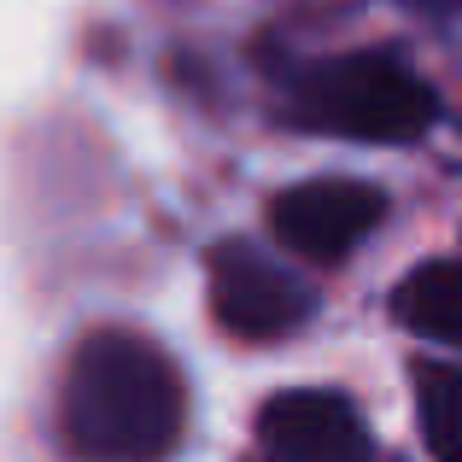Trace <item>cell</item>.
Wrapping results in <instances>:
<instances>
[{
  "label": "cell",
  "mask_w": 462,
  "mask_h": 462,
  "mask_svg": "<svg viewBox=\"0 0 462 462\" xmlns=\"http://www.w3.org/2000/svg\"><path fill=\"white\" fill-rule=\"evenodd\" d=\"M188 386L147 334L100 328L77 346L59 386V433L82 462H164L181 445Z\"/></svg>",
  "instance_id": "6da1fadb"
},
{
  "label": "cell",
  "mask_w": 462,
  "mask_h": 462,
  "mask_svg": "<svg viewBox=\"0 0 462 462\" xmlns=\"http://www.w3.org/2000/svg\"><path fill=\"white\" fill-rule=\"evenodd\" d=\"M293 117L346 141H416L433 124V88L381 53H346L293 82Z\"/></svg>",
  "instance_id": "7a4b0ae2"
},
{
  "label": "cell",
  "mask_w": 462,
  "mask_h": 462,
  "mask_svg": "<svg viewBox=\"0 0 462 462\" xmlns=\"http://www.w3.org/2000/svg\"><path fill=\"white\" fill-rule=\"evenodd\" d=\"M386 217L381 188L351 176H322V181H299L270 205V228L282 246H293L299 258L316 263H339L374 223Z\"/></svg>",
  "instance_id": "3957f363"
},
{
  "label": "cell",
  "mask_w": 462,
  "mask_h": 462,
  "mask_svg": "<svg viewBox=\"0 0 462 462\" xmlns=\"http://www.w3.org/2000/svg\"><path fill=\"white\" fill-rule=\"evenodd\" d=\"M205 270H211L217 322L246 334V339H275V334H287V328H299L310 316V293L282 263H270L258 246H246V240H223Z\"/></svg>",
  "instance_id": "277c9868"
},
{
  "label": "cell",
  "mask_w": 462,
  "mask_h": 462,
  "mask_svg": "<svg viewBox=\"0 0 462 462\" xmlns=\"http://www.w3.org/2000/svg\"><path fill=\"white\" fill-rule=\"evenodd\" d=\"M258 439L270 462H374L369 428L339 393L293 386L258 410Z\"/></svg>",
  "instance_id": "5b68a950"
},
{
  "label": "cell",
  "mask_w": 462,
  "mask_h": 462,
  "mask_svg": "<svg viewBox=\"0 0 462 462\" xmlns=\"http://www.w3.org/2000/svg\"><path fill=\"white\" fill-rule=\"evenodd\" d=\"M393 310L416 334L439 339V346H462V263L433 258L421 270H410L393 293Z\"/></svg>",
  "instance_id": "8992f818"
},
{
  "label": "cell",
  "mask_w": 462,
  "mask_h": 462,
  "mask_svg": "<svg viewBox=\"0 0 462 462\" xmlns=\"http://www.w3.org/2000/svg\"><path fill=\"white\" fill-rule=\"evenodd\" d=\"M416 404L433 462H462V363H421Z\"/></svg>",
  "instance_id": "52a82bcc"
}]
</instances>
